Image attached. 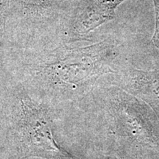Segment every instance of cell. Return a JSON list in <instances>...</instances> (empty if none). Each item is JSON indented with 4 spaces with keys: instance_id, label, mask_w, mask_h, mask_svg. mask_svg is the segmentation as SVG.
Returning <instances> with one entry per match:
<instances>
[{
    "instance_id": "3",
    "label": "cell",
    "mask_w": 159,
    "mask_h": 159,
    "mask_svg": "<svg viewBox=\"0 0 159 159\" xmlns=\"http://www.w3.org/2000/svg\"><path fill=\"white\" fill-rule=\"evenodd\" d=\"M125 0H89L77 18L75 30L88 33L114 18L116 7Z\"/></svg>"
},
{
    "instance_id": "4",
    "label": "cell",
    "mask_w": 159,
    "mask_h": 159,
    "mask_svg": "<svg viewBox=\"0 0 159 159\" xmlns=\"http://www.w3.org/2000/svg\"><path fill=\"white\" fill-rule=\"evenodd\" d=\"M152 1L154 3L155 13H156V27L151 42L155 47L159 49V0H152Z\"/></svg>"
},
{
    "instance_id": "2",
    "label": "cell",
    "mask_w": 159,
    "mask_h": 159,
    "mask_svg": "<svg viewBox=\"0 0 159 159\" xmlns=\"http://www.w3.org/2000/svg\"><path fill=\"white\" fill-rule=\"evenodd\" d=\"M125 91L142 99L159 113V71H143L129 67L120 76Z\"/></svg>"
},
{
    "instance_id": "5",
    "label": "cell",
    "mask_w": 159,
    "mask_h": 159,
    "mask_svg": "<svg viewBox=\"0 0 159 159\" xmlns=\"http://www.w3.org/2000/svg\"><path fill=\"white\" fill-rule=\"evenodd\" d=\"M22 2L30 7H47L52 4L53 0H22Z\"/></svg>"
},
{
    "instance_id": "6",
    "label": "cell",
    "mask_w": 159,
    "mask_h": 159,
    "mask_svg": "<svg viewBox=\"0 0 159 159\" xmlns=\"http://www.w3.org/2000/svg\"><path fill=\"white\" fill-rule=\"evenodd\" d=\"M9 0H0V28H3L8 8Z\"/></svg>"
},
{
    "instance_id": "1",
    "label": "cell",
    "mask_w": 159,
    "mask_h": 159,
    "mask_svg": "<svg viewBox=\"0 0 159 159\" xmlns=\"http://www.w3.org/2000/svg\"><path fill=\"white\" fill-rule=\"evenodd\" d=\"M20 130L24 143L34 155L45 158L68 156L57 144L46 113L29 99L21 101Z\"/></svg>"
}]
</instances>
